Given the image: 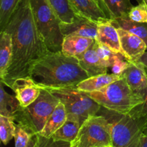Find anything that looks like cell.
<instances>
[{
    "instance_id": "3",
    "label": "cell",
    "mask_w": 147,
    "mask_h": 147,
    "mask_svg": "<svg viewBox=\"0 0 147 147\" xmlns=\"http://www.w3.org/2000/svg\"><path fill=\"white\" fill-rule=\"evenodd\" d=\"M100 115L105 116L111 126V147H140L144 130L147 126V116L122 114L102 107Z\"/></svg>"
},
{
    "instance_id": "11",
    "label": "cell",
    "mask_w": 147,
    "mask_h": 147,
    "mask_svg": "<svg viewBox=\"0 0 147 147\" xmlns=\"http://www.w3.org/2000/svg\"><path fill=\"white\" fill-rule=\"evenodd\" d=\"M60 27L64 37L76 35L96 40L97 36L98 23L78 14H76L71 22H60Z\"/></svg>"
},
{
    "instance_id": "37",
    "label": "cell",
    "mask_w": 147,
    "mask_h": 147,
    "mask_svg": "<svg viewBox=\"0 0 147 147\" xmlns=\"http://www.w3.org/2000/svg\"><path fill=\"white\" fill-rule=\"evenodd\" d=\"M144 134L147 135V126H146V127L144 129Z\"/></svg>"
},
{
    "instance_id": "26",
    "label": "cell",
    "mask_w": 147,
    "mask_h": 147,
    "mask_svg": "<svg viewBox=\"0 0 147 147\" xmlns=\"http://www.w3.org/2000/svg\"><path fill=\"white\" fill-rule=\"evenodd\" d=\"M16 123L12 118L0 115V139L3 144L7 145L14 139Z\"/></svg>"
},
{
    "instance_id": "30",
    "label": "cell",
    "mask_w": 147,
    "mask_h": 147,
    "mask_svg": "<svg viewBox=\"0 0 147 147\" xmlns=\"http://www.w3.org/2000/svg\"><path fill=\"white\" fill-rule=\"evenodd\" d=\"M130 62L121 54V53H116L113 58V63L111 67V73L117 76H122L123 72L128 67Z\"/></svg>"
},
{
    "instance_id": "20",
    "label": "cell",
    "mask_w": 147,
    "mask_h": 147,
    "mask_svg": "<svg viewBox=\"0 0 147 147\" xmlns=\"http://www.w3.org/2000/svg\"><path fill=\"white\" fill-rule=\"evenodd\" d=\"M82 122L78 116L67 114V120L64 124L51 136L55 140L73 142L77 136L82 126Z\"/></svg>"
},
{
    "instance_id": "24",
    "label": "cell",
    "mask_w": 147,
    "mask_h": 147,
    "mask_svg": "<svg viewBox=\"0 0 147 147\" xmlns=\"http://www.w3.org/2000/svg\"><path fill=\"white\" fill-rule=\"evenodd\" d=\"M61 22L70 23L74 20L75 13L69 0H47Z\"/></svg>"
},
{
    "instance_id": "13",
    "label": "cell",
    "mask_w": 147,
    "mask_h": 147,
    "mask_svg": "<svg viewBox=\"0 0 147 147\" xmlns=\"http://www.w3.org/2000/svg\"><path fill=\"white\" fill-rule=\"evenodd\" d=\"M75 13L98 24L110 20L100 4L95 0H69Z\"/></svg>"
},
{
    "instance_id": "5",
    "label": "cell",
    "mask_w": 147,
    "mask_h": 147,
    "mask_svg": "<svg viewBox=\"0 0 147 147\" xmlns=\"http://www.w3.org/2000/svg\"><path fill=\"white\" fill-rule=\"evenodd\" d=\"M34 22L50 52L62 51L64 36L60 30L61 22L47 0H30Z\"/></svg>"
},
{
    "instance_id": "33",
    "label": "cell",
    "mask_w": 147,
    "mask_h": 147,
    "mask_svg": "<svg viewBox=\"0 0 147 147\" xmlns=\"http://www.w3.org/2000/svg\"><path fill=\"white\" fill-rule=\"evenodd\" d=\"M139 62H140L144 66L145 69H146V72H147V51L145 52L144 54L142 56L140 59H139Z\"/></svg>"
},
{
    "instance_id": "25",
    "label": "cell",
    "mask_w": 147,
    "mask_h": 147,
    "mask_svg": "<svg viewBox=\"0 0 147 147\" xmlns=\"http://www.w3.org/2000/svg\"><path fill=\"white\" fill-rule=\"evenodd\" d=\"M22 0H0V28L4 30Z\"/></svg>"
},
{
    "instance_id": "36",
    "label": "cell",
    "mask_w": 147,
    "mask_h": 147,
    "mask_svg": "<svg viewBox=\"0 0 147 147\" xmlns=\"http://www.w3.org/2000/svg\"><path fill=\"white\" fill-rule=\"evenodd\" d=\"M135 1H136L138 2V4H140V3H144L145 2V0H135ZM146 3V2H145Z\"/></svg>"
},
{
    "instance_id": "22",
    "label": "cell",
    "mask_w": 147,
    "mask_h": 147,
    "mask_svg": "<svg viewBox=\"0 0 147 147\" xmlns=\"http://www.w3.org/2000/svg\"><path fill=\"white\" fill-rule=\"evenodd\" d=\"M104 11L111 20L128 17L134 7L130 0H101Z\"/></svg>"
},
{
    "instance_id": "16",
    "label": "cell",
    "mask_w": 147,
    "mask_h": 147,
    "mask_svg": "<svg viewBox=\"0 0 147 147\" xmlns=\"http://www.w3.org/2000/svg\"><path fill=\"white\" fill-rule=\"evenodd\" d=\"M96 40L82 36L69 35L64 37L62 52L70 57L78 60L93 44Z\"/></svg>"
},
{
    "instance_id": "6",
    "label": "cell",
    "mask_w": 147,
    "mask_h": 147,
    "mask_svg": "<svg viewBox=\"0 0 147 147\" xmlns=\"http://www.w3.org/2000/svg\"><path fill=\"white\" fill-rule=\"evenodd\" d=\"M41 88L38 98L27 107L22 108L14 119L16 123L20 124L34 134L42 131L50 115L60 103L58 98L48 89Z\"/></svg>"
},
{
    "instance_id": "7",
    "label": "cell",
    "mask_w": 147,
    "mask_h": 147,
    "mask_svg": "<svg viewBox=\"0 0 147 147\" xmlns=\"http://www.w3.org/2000/svg\"><path fill=\"white\" fill-rule=\"evenodd\" d=\"M47 89L65 105L67 114L78 116L82 123L90 116L97 115L101 109L86 92L80 91L76 87Z\"/></svg>"
},
{
    "instance_id": "12",
    "label": "cell",
    "mask_w": 147,
    "mask_h": 147,
    "mask_svg": "<svg viewBox=\"0 0 147 147\" xmlns=\"http://www.w3.org/2000/svg\"><path fill=\"white\" fill-rule=\"evenodd\" d=\"M122 76L134 93L140 95L147 89V72L140 62H130Z\"/></svg>"
},
{
    "instance_id": "15",
    "label": "cell",
    "mask_w": 147,
    "mask_h": 147,
    "mask_svg": "<svg viewBox=\"0 0 147 147\" xmlns=\"http://www.w3.org/2000/svg\"><path fill=\"white\" fill-rule=\"evenodd\" d=\"M96 41L106 46L116 53H121L119 34L117 28L111 22V20L98 24Z\"/></svg>"
},
{
    "instance_id": "35",
    "label": "cell",
    "mask_w": 147,
    "mask_h": 147,
    "mask_svg": "<svg viewBox=\"0 0 147 147\" xmlns=\"http://www.w3.org/2000/svg\"><path fill=\"white\" fill-rule=\"evenodd\" d=\"M95 1H96V2H98V3L99 4H100V7H102V9H103V11H104V9H103V3H102V1H101V0H95Z\"/></svg>"
},
{
    "instance_id": "38",
    "label": "cell",
    "mask_w": 147,
    "mask_h": 147,
    "mask_svg": "<svg viewBox=\"0 0 147 147\" xmlns=\"http://www.w3.org/2000/svg\"><path fill=\"white\" fill-rule=\"evenodd\" d=\"M102 147H111V146H102Z\"/></svg>"
},
{
    "instance_id": "9",
    "label": "cell",
    "mask_w": 147,
    "mask_h": 147,
    "mask_svg": "<svg viewBox=\"0 0 147 147\" xmlns=\"http://www.w3.org/2000/svg\"><path fill=\"white\" fill-rule=\"evenodd\" d=\"M122 55L129 62H138L147 50V46L142 38L133 33L117 28Z\"/></svg>"
},
{
    "instance_id": "28",
    "label": "cell",
    "mask_w": 147,
    "mask_h": 147,
    "mask_svg": "<svg viewBox=\"0 0 147 147\" xmlns=\"http://www.w3.org/2000/svg\"><path fill=\"white\" fill-rule=\"evenodd\" d=\"M34 147H71V143L65 141L55 140L52 137H45L40 134H37Z\"/></svg>"
},
{
    "instance_id": "10",
    "label": "cell",
    "mask_w": 147,
    "mask_h": 147,
    "mask_svg": "<svg viewBox=\"0 0 147 147\" xmlns=\"http://www.w3.org/2000/svg\"><path fill=\"white\" fill-rule=\"evenodd\" d=\"M11 88L23 108L35 101L41 93V88L31 77L20 78L14 80Z\"/></svg>"
},
{
    "instance_id": "4",
    "label": "cell",
    "mask_w": 147,
    "mask_h": 147,
    "mask_svg": "<svg viewBox=\"0 0 147 147\" xmlns=\"http://www.w3.org/2000/svg\"><path fill=\"white\" fill-rule=\"evenodd\" d=\"M86 93L102 107L122 114L130 113L144 102L143 97L131 90L123 76L100 90Z\"/></svg>"
},
{
    "instance_id": "27",
    "label": "cell",
    "mask_w": 147,
    "mask_h": 147,
    "mask_svg": "<svg viewBox=\"0 0 147 147\" xmlns=\"http://www.w3.org/2000/svg\"><path fill=\"white\" fill-rule=\"evenodd\" d=\"M35 135L20 124L16 123L14 137L15 147H34Z\"/></svg>"
},
{
    "instance_id": "32",
    "label": "cell",
    "mask_w": 147,
    "mask_h": 147,
    "mask_svg": "<svg viewBox=\"0 0 147 147\" xmlns=\"http://www.w3.org/2000/svg\"><path fill=\"white\" fill-rule=\"evenodd\" d=\"M141 96H142L144 98V102L142 104L139 105L136 107H135L129 114L132 115L134 116H147V89L142 92L140 94Z\"/></svg>"
},
{
    "instance_id": "31",
    "label": "cell",
    "mask_w": 147,
    "mask_h": 147,
    "mask_svg": "<svg viewBox=\"0 0 147 147\" xmlns=\"http://www.w3.org/2000/svg\"><path fill=\"white\" fill-rule=\"evenodd\" d=\"M97 42V41H96ZM97 51L100 60L108 68H111L113 63L116 53L112 51L106 46L103 45L97 42Z\"/></svg>"
},
{
    "instance_id": "23",
    "label": "cell",
    "mask_w": 147,
    "mask_h": 147,
    "mask_svg": "<svg viewBox=\"0 0 147 147\" xmlns=\"http://www.w3.org/2000/svg\"><path fill=\"white\" fill-rule=\"evenodd\" d=\"M111 22L116 28H122L129 31L142 38L147 46V23L134 22L129 19V17L126 18L111 20Z\"/></svg>"
},
{
    "instance_id": "21",
    "label": "cell",
    "mask_w": 147,
    "mask_h": 147,
    "mask_svg": "<svg viewBox=\"0 0 147 147\" xmlns=\"http://www.w3.org/2000/svg\"><path fill=\"white\" fill-rule=\"evenodd\" d=\"M67 113L65 105L60 101L50 115L40 134L45 137H51L67 120Z\"/></svg>"
},
{
    "instance_id": "14",
    "label": "cell",
    "mask_w": 147,
    "mask_h": 147,
    "mask_svg": "<svg viewBox=\"0 0 147 147\" xmlns=\"http://www.w3.org/2000/svg\"><path fill=\"white\" fill-rule=\"evenodd\" d=\"M79 64L89 77L108 73V68L100 60L97 51V42L78 58Z\"/></svg>"
},
{
    "instance_id": "1",
    "label": "cell",
    "mask_w": 147,
    "mask_h": 147,
    "mask_svg": "<svg viewBox=\"0 0 147 147\" xmlns=\"http://www.w3.org/2000/svg\"><path fill=\"white\" fill-rule=\"evenodd\" d=\"M3 31L12 39V62L5 79L1 80L10 88L17 79L30 77L32 67L50 50L37 30L30 0L22 1Z\"/></svg>"
},
{
    "instance_id": "34",
    "label": "cell",
    "mask_w": 147,
    "mask_h": 147,
    "mask_svg": "<svg viewBox=\"0 0 147 147\" xmlns=\"http://www.w3.org/2000/svg\"><path fill=\"white\" fill-rule=\"evenodd\" d=\"M140 147H147V135L143 134L142 136Z\"/></svg>"
},
{
    "instance_id": "17",
    "label": "cell",
    "mask_w": 147,
    "mask_h": 147,
    "mask_svg": "<svg viewBox=\"0 0 147 147\" xmlns=\"http://www.w3.org/2000/svg\"><path fill=\"white\" fill-rule=\"evenodd\" d=\"M13 44L11 36L6 31L0 34V79L4 80L11 64Z\"/></svg>"
},
{
    "instance_id": "18",
    "label": "cell",
    "mask_w": 147,
    "mask_h": 147,
    "mask_svg": "<svg viewBox=\"0 0 147 147\" xmlns=\"http://www.w3.org/2000/svg\"><path fill=\"white\" fill-rule=\"evenodd\" d=\"M122 76H117L113 73H105V74L98 75V76H91L85 79L80 82L76 88L79 90L86 93L96 91L103 88L106 87L111 83L119 80Z\"/></svg>"
},
{
    "instance_id": "2",
    "label": "cell",
    "mask_w": 147,
    "mask_h": 147,
    "mask_svg": "<svg viewBox=\"0 0 147 147\" xmlns=\"http://www.w3.org/2000/svg\"><path fill=\"white\" fill-rule=\"evenodd\" d=\"M30 77L40 88H61L76 87L89 76L77 58L62 51H49L32 67Z\"/></svg>"
},
{
    "instance_id": "39",
    "label": "cell",
    "mask_w": 147,
    "mask_h": 147,
    "mask_svg": "<svg viewBox=\"0 0 147 147\" xmlns=\"http://www.w3.org/2000/svg\"><path fill=\"white\" fill-rule=\"evenodd\" d=\"M145 2H146V4H147V0H145Z\"/></svg>"
},
{
    "instance_id": "29",
    "label": "cell",
    "mask_w": 147,
    "mask_h": 147,
    "mask_svg": "<svg viewBox=\"0 0 147 147\" xmlns=\"http://www.w3.org/2000/svg\"><path fill=\"white\" fill-rule=\"evenodd\" d=\"M129 19L134 22L147 23V4L145 2L134 6L129 12Z\"/></svg>"
},
{
    "instance_id": "8",
    "label": "cell",
    "mask_w": 147,
    "mask_h": 147,
    "mask_svg": "<svg viewBox=\"0 0 147 147\" xmlns=\"http://www.w3.org/2000/svg\"><path fill=\"white\" fill-rule=\"evenodd\" d=\"M111 126L105 116L97 114L88 118L82 124L71 147L111 146Z\"/></svg>"
},
{
    "instance_id": "19",
    "label": "cell",
    "mask_w": 147,
    "mask_h": 147,
    "mask_svg": "<svg viewBox=\"0 0 147 147\" xmlns=\"http://www.w3.org/2000/svg\"><path fill=\"white\" fill-rule=\"evenodd\" d=\"M2 81L0 82V115L14 119L23 107L15 95L6 91Z\"/></svg>"
}]
</instances>
